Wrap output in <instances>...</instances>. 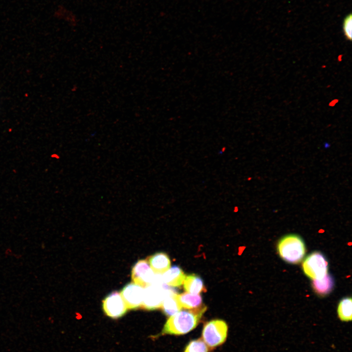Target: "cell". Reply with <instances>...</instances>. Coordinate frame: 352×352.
<instances>
[{"mask_svg": "<svg viewBox=\"0 0 352 352\" xmlns=\"http://www.w3.org/2000/svg\"><path fill=\"white\" fill-rule=\"evenodd\" d=\"M206 309L203 305L197 308L179 311L169 317L161 334L179 335L188 333L197 326Z\"/></svg>", "mask_w": 352, "mask_h": 352, "instance_id": "cell-1", "label": "cell"}, {"mask_svg": "<svg viewBox=\"0 0 352 352\" xmlns=\"http://www.w3.org/2000/svg\"><path fill=\"white\" fill-rule=\"evenodd\" d=\"M277 250L281 258L285 261L297 264L303 259L306 253V247L303 240L299 236L289 234L279 240Z\"/></svg>", "mask_w": 352, "mask_h": 352, "instance_id": "cell-2", "label": "cell"}, {"mask_svg": "<svg viewBox=\"0 0 352 352\" xmlns=\"http://www.w3.org/2000/svg\"><path fill=\"white\" fill-rule=\"evenodd\" d=\"M227 332L228 326L225 321L220 319L212 320L207 322L203 326L202 340L208 348L213 349L225 341Z\"/></svg>", "mask_w": 352, "mask_h": 352, "instance_id": "cell-3", "label": "cell"}, {"mask_svg": "<svg viewBox=\"0 0 352 352\" xmlns=\"http://www.w3.org/2000/svg\"><path fill=\"white\" fill-rule=\"evenodd\" d=\"M302 268L308 277L312 280H318L323 278L328 274V264L322 253L314 252L304 261Z\"/></svg>", "mask_w": 352, "mask_h": 352, "instance_id": "cell-4", "label": "cell"}, {"mask_svg": "<svg viewBox=\"0 0 352 352\" xmlns=\"http://www.w3.org/2000/svg\"><path fill=\"white\" fill-rule=\"evenodd\" d=\"M167 289L162 284L152 283L144 287L142 306L147 310H155L161 307Z\"/></svg>", "mask_w": 352, "mask_h": 352, "instance_id": "cell-5", "label": "cell"}, {"mask_svg": "<svg viewBox=\"0 0 352 352\" xmlns=\"http://www.w3.org/2000/svg\"><path fill=\"white\" fill-rule=\"evenodd\" d=\"M104 312L109 317L116 319L123 316L128 308L120 294L117 291L109 294L102 301Z\"/></svg>", "mask_w": 352, "mask_h": 352, "instance_id": "cell-6", "label": "cell"}, {"mask_svg": "<svg viewBox=\"0 0 352 352\" xmlns=\"http://www.w3.org/2000/svg\"><path fill=\"white\" fill-rule=\"evenodd\" d=\"M144 290V287L134 283L124 286L120 293L128 309H135L142 306Z\"/></svg>", "mask_w": 352, "mask_h": 352, "instance_id": "cell-7", "label": "cell"}, {"mask_svg": "<svg viewBox=\"0 0 352 352\" xmlns=\"http://www.w3.org/2000/svg\"><path fill=\"white\" fill-rule=\"evenodd\" d=\"M131 276L134 283L145 287L153 283L155 274L146 260H140L132 267Z\"/></svg>", "mask_w": 352, "mask_h": 352, "instance_id": "cell-8", "label": "cell"}, {"mask_svg": "<svg viewBox=\"0 0 352 352\" xmlns=\"http://www.w3.org/2000/svg\"><path fill=\"white\" fill-rule=\"evenodd\" d=\"M150 267L155 274H162L171 267V261L168 255L157 252L148 258Z\"/></svg>", "mask_w": 352, "mask_h": 352, "instance_id": "cell-9", "label": "cell"}, {"mask_svg": "<svg viewBox=\"0 0 352 352\" xmlns=\"http://www.w3.org/2000/svg\"><path fill=\"white\" fill-rule=\"evenodd\" d=\"M185 277L186 275L182 269L175 265L162 274L161 278L165 285L172 287H178L183 284Z\"/></svg>", "mask_w": 352, "mask_h": 352, "instance_id": "cell-10", "label": "cell"}, {"mask_svg": "<svg viewBox=\"0 0 352 352\" xmlns=\"http://www.w3.org/2000/svg\"><path fill=\"white\" fill-rule=\"evenodd\" d=\"M177 300L181 308L193 309L202 306V299L200 295L188 292L176 294Z\"/></svg>", "mask_w": 352, "mask_h": 352, "instance_id": "cell-11", "label": "cell"}, {"mask_svg": "<svg viewBox=\"0 0 352 352\" xmlns=\"http://www.w3.org/2000/svg\"><path fill=\"white\" fill-rule=\"evenodd\" d=\"M183 284L185 290L190 293L198 294L206 291L202 279L195 274L186 276Z\"/></svg>", "mask_w": 352, "mask_h": 352, "instance_id": "cell-12", "label": "cell"}, {"mask_svg": "<svg viewBox=\"0 0 352 352\" xmlns=\"http://www.w3.org/2000/svg\"><path fill=\"white\" fill-rule=\"evenodd\" d=\"M176 296V293L167 290L161 308L165 314L169 317L176 314L182 309Z\"/></svg>", "mask_w": 352, "mask_h": 352, "instance_id": "cell-13", "label": "cell"}, {"mask_svg": "<svg viewBox=\"0 0 352 352\" xmlns=\"http://www.w3.org/2000/svg\"><path fill=\"white\" fill-rule=\"evenodd\" d=\"M333 284L332 278L327 274L320 279L313 280L312 286L317 294L321 296H325L331 291Z\"/></svg>", "mask_w": 352, "mask_h": 352, "instance_id": "cell-14", "label": "cell"}, {"mask_svg": "<svg viewBox=\"0 0 352 352\" xmlns=\"http://www.w3.org/2000/svg\"><path fill=\"white\" fill-rule=\"evenodd\" d=\"M337 315L340 321L348 322L352 319V301L351 297L343 298L337 308Z\"/></svg>", "mask_w": 352, "mask_h": 352, "instance_id": "cell-15", "label": "cell"}, {"mask_svg": "<svg viewBox=\"0 0 352 352\" xmlns=\"http://www.w3.org/2000/svg\"><path fill=\"white\" fill-rule=\"evenodd\" d=\"M54 16L59 19L66 22L73 26H75L78 22L76 15L63 6H58L54 12Z\"/></svg>", "mask_w": 352, "mask_h": 352, "instance_id": "cell-16", "label": "cell"}, {"mask_svg": "<svg viewBox=\"0 0 352 352\" xmlns=\"http://www.w3.org/2000/svg\"><path fill=\"white\" fill-rule=\"evenodd\" d=\"M208 347L200 339H196L190 341L185 347L184 352H208Z\"/></svg>", "mask_w": 352, "mask_h": 352, "instance_id": "cell-17", "label": "cell"}, {"mask_svg": "<svg viewBox=\"0 0 352 352\" xmlns=\"http://www.w3.org/2000/svg\"><path fill=\"white\" fill-rule=\"evenodd\" d=\"M344 35L348 40L351 41L352 38V18L350 14L344 19L343 22Z\"/></svg>", "mask_w": 352, "mask_h": 352, "instance_id": "cell-18", "label": "cell"}]
</instances>
